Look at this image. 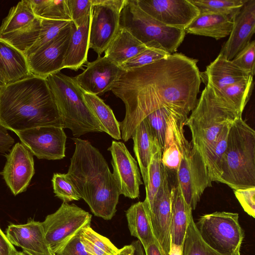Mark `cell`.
Returning a JSON list of instances; mask_svg holds the SVG:
<instances>
[{"instance_id":"21","label":"cell","mask_w":255,"mask_h":255,"mask_svg":"<svg viewBox=\"0 0 255 255\" xmlns=\"http://www.w3.org/2000/svg\"><path fill=\"white\" fill-rule=\"evenodd\" d=\"M170 245L168 255H182L183 245L192 216V210L185 202L178 185L171 187Z\"/></svg>"},{"instance_id":"17","label":"cell","mask_w":255,"mask_h":255,"mask_svg":"<svg viewBox=\"0 0 255 255\" xmlns=\"http://www.w3.org/2000/svg\"><path fill=\"white\" fill-rule=\"evenodd\" d=\"M5 156L6 161L0 174L16 196L26 190L35 173L33 154L24 144L17 142Z\"/></svg>"},{"instance_id":"19","label":"cell","mask_w":255,"mask_h":255,"mask_svg":"<svg viewBox=\"0 0 255 255\" xmlns=\"http://www.w3.org/2000/svg\"><path fill=\"white\" fill-rule=\"evenodd\" d=\"M255 32V0H248L234 18L229 37L222 47L219 54L228 60L251 41Z\"/></svg>"},{"instance_id":"16","label":"cell","mask_w":255,"mask_h":255,"mask_svg":"<svg viewBox=\"0 0 255 255\" xmlns=\"http://www.w3.org/2000/svg\"><path fill=\"white\" fill-rule=\"evenodd\" d=\"M124 72L121 66L105 56H98L74 78L83 92L99 96L112 90Z\"/></svg>"},{"instance_id":"33","label":"cell","mask_w":255,"mask_h":255,"mask_svg":"<svg viewBox=\"0 0 255 255\" xmlns=\"http://www.w3.org/2000/svg\"><path fill=\"white\" fill-rule=\"evenodd\" d=\"M175 118H180L174 115H170L168 119L161 155V163L163 166L167 170L175 172L179 167L181 158L174 128V121Z\"/></svg>"},{"instance_id":"31","label":"cell","mask_w":255,"mask_h":255,"mask_svg":"<svg viewBox=\"0 0 255 255\" xmlns=\"http://www.w3.org/2000/svg\"><path fill=\"white\" fill-rule=\"evenodd\" d=\"M161 155L162 150L157 141L154 138L151 158L148 169L147 182L145 186L146 197L144 200L148 205L150 211L155 197L162 183L163 166Z\"/></svg>"},{"instance_id":"38","label":"cell","mask_w":255,"mask_h":255,"mask_svg":"<svg viewBox=\"0 0 255 255\" xmlns=\"http://www.w3.org/2000/svg\"><path fill=\"white\" fill-rule=\"evenodd\" d=\"M40 18L41 29L38 37L34 43L24 53L26 57L43 48L73 22L70 20Z\"/></svg>"},{"instance_id":"52","label":"cell","mask_w":255,"mask_h":255,"mask_svg":"<svg viewBox=\"0 0 255 255\" xmlns=\"http://www.w3.org/2000/svg\"><path fill=\"white\" fill-rule=\"evenodd\" d=\"M131 244L134 248L132 255H145L143 248L138 240L132 242Z\"/></svg>"},{"instance_id":"43","label":"cell","mask_w":255,"mask_h":255,"mask_svg":"<svg viewBox=\"0 0 255 255\" xmlns=\"http://www.w3.org/2000/svg\"><path fill=\"white\" fill-rule=\"evenodd\" d=\"M170 55L161 49L147 48L120 66L124 71H128L150 64Z\"/></svg>"},{"instance_id":"28","label":"cell","mask_w":255,"mask_h":255,"mask_svg":"<svg viewBox=\"0 0 255 255\" xmlns=\"http://www.w3.org/2000/svg\"><path fill=\"white\" fill-rule=\"evenodd\" d=\"M131 138L133 141L134 154L145 187L147 182L148 169L151 158L154 138L145 119H143L136 127Z\"/></svg>"},{"instance_id":"51","label":"cell","mask_w":255,"mask_h":255,"mask_svg":"<svg viewBox=\"0 0 255 255\" xmlns=\"http://www.w3.org/2000/svg\"><path fill=\"white\" fill-rule=\"evenodd\" d=\"M134 249V247L131 244L129 245H126L119 249L115 255H132Z\"/></svg>"},{"instance_id":"20","label":"cell","mask_w":255,"mask_h":255,"mask_svg":"<svg viewBox=\"0 0 255 255\" xmlns=\"http://www.w3.org/2000/svg\"><path fill=\"white\" fill-rule=\"evenodd\" d=\"M5 233L10 243L23 252L47 255L54 253L46 241L42 222L29 218L24 224H10Z\"/></svg>"},{"instance_id":"47","label":"cell","mask_w":255,"mask_h":255,"mask_svg":"<svg viewBox=\"0 0 255 255\" xmlns=\"http://www.w3.org/2000/svg\"><path fill=\"white\" fill-rule=\"evenodd\" d=\"M80 232L70 240L56 255H90L80 240Z\"/></svg>"},{"instance_id":"7","label":"cell","mask_w":255,"mask_h":255,"mask_svg":"<svg viewBox=\"0 0 255 255\" xmlns=\"http://www.w3.org/2000/svg\"><path fill=\"white\" fill-rule=\"evenodd\" d=\"M120 25L128 30L147 48L176 53L185 31L164 25L142 10L136 0H127L121 14Z\"/></svg>"},{"instance_id":"53","label":"cell","mask_w":255,"mask_h":255,"mask_svg":"<svg viewBox=\"0 0 255 255\" xmlns=\"http://www.w3.org/2000/svg\"><path fill=\"white\" fill-rule=\"evenodd\" d=\"M23 253H24L27 255H43V254H37L28 252H24ZM56 255L54 253H53L51 255Z\"/></svg>"},{"instance_id":"11","label":"cell","mask_w":255,"mask_h":255,"mask_svg":"<svg viewBox=\"0 0 255 255\" xmlns=\"http://www.w3.org/2000/svg\"><path fill=\"white\" fill-rule=\"evenodd\" d=\"M127 0H92L89 49L99 56L117 34L120 14Z\"/></svg>"},{"instance_id":"10","label":"cell","mask_w":255,"mask_h":255,"mask_svg":"<svg viewBox=\"0 0 255 255\" xmlns=\"http://www.w3.org/2000/svg\"><path fill=\"white\" fill-rule=\"evenodd\" d=\"M92 215L74 204L64 203L42 222L46 241L55 253L60 251L84 228L91 225Z\"/></svg>"},{"instance_id":"45","label":"cell","mask_w":255,"mask_h":255,"mask_svg":"<svg viewBox=\"0 0 255 255\" xmlns=\"http://www.w3.org/2000/svg\"><path fill=\"white\" fill-rule=\"evenodd\" d=\"M255 41H251L231 60L236 66L248 73L254 75Z\"/></svg>"},{"instance_id":"1","label":"cell","mask_w":255,"mask_h":255,"mask_svg":"<svg viewBox=\"0 0 255 255\" xmlns=\"http://www.w3.org/2000/svg\"><path fill=\"white\" fill-rule=\"evenodd\" d=\"M197 59L175 53L146 66L124 71L112 89L124 103L119 122L122 139L127 141L149 114L168 109L187 119L195 107L201 83Z\"/></svg>"},{"instance_id":"5","label":"cell","mask_w":255,"mask_h":255,"mask_svg":"<svg viewBox=\"0 0 255 255\" xmlns=\"http://www.w3.org/2000/svg\"><path fill=\"white\" fill-rule=\"evenodd\" d=\"M221 171L220 182L234 190L255 187V131L242 117L230 128Z\"/></svg>"},{"instance_id":"41","label":"cell","mask_w":255,"mask_h":255,"mask_svg":"<svg viewBox=\"0 0 255 255\" xmlns=\"http://www.w3.org/2000/svg\"><path fill=\"white\" fill-rule=\"evenodd\" d=\"M170 115L184 119L167 109H160L153 111L144 119L148 125L153 137L157 141L162 151L164 146L167 122Z\"/></svg>"},{"instance_id":"34","label":"cell","mask_w":255,"mask_h":255,"mask_svg":"<svg viewBox=\"0 0 255 255\" xmlns=\"http://www.w3.org/2000/svg\"><path fill=\"white\" fill-rule=\"evenodd\" d=\"M232 124L226 126L223 128L214 146L205 157V163L212 182H220L222 175V157L226 148L229 131Z\"/></svg>"},{"instance_id":"36","label":"cell","mask_w":255,"mask_h":255,"mask_svg":"<svg viewBox=\"0 0 255 255\" xmlns=\"http://www.w3.org/2000/svg\"><path fill=\"white\" fill-rule=\"evenodd\" d=\"M36 17L61 20L72 21L67 0H29Z\"/></svg>"},{"instance_id":"15","label":"cell","mask_w":255,"mask_h":255,"mask_svg":"<svg viewBox=\"0 0 255 255\" xmlns=\"http://www.w3.org/2000/svg\"><path fill=\"white\" fill-rule=\"evenodd\" d=\"M72 24L43 48L26 57L31 75L46 79L49 75L60 72L63 69Z\"/></svg>"},{"instance_id":"8","label":"cell","mask_w":255,"mask_h":255,"mask_svg":"<svg viewBox=\"0 0 255 255\" xmlns=\"http://www.w3.org/2000/svg\"><path fill=\"white\" fill-rule=\"evenodd\" d=\"M186 120L175 118L174 125L181 151V160L176 171L177 185L186 204L195 209L204 191L212 186L202 156L186 138L184 127Z\"/></svg>"},{"instance_id":"13","label":"cell","mask_w":255,"mask_h":255,"mask_svg":"<svg viewBox=\"0 0 255 255\" xmlns=\"http://www.w3.org/2000/svg\"><path fill=\"white\" fill-rule=\"evenodd\" d=\"M139 8L164 25L185 30L199 15L190 0H136Z\"/></svg>"},{"instance_id":"23","label":"cell","mask_w":255,"mask_h":255,"mask_svg":"<svg viewBox=\"0 0 255 255\" xmlns=\"http://www.w3.org/2000/svg\"><path fill=\"white\" fill-rule=\"evenodd\" d=\"M30 75L24 54L0 38V86Z\"/></svg>"},{"instance_id":"26","label":"cell","mask_w":255,"mask_h":255,"mask_svg":"<svg viewBox=\"0 0 255 255\" xmlns=\"http://www.w3.org/2000/svg\"><path fill=\"white\" fill-rule=\"evenodd\" d=\"M147 48L128 30L120 26L117 34L104 52V56L120 66Z\"/></svg>"},{"instance_id":"50","label":"cell","mask_w":255,"mask_h":255,"mask_svg":"<svg viewBox=\"0 0 255 255\" xmlns=\"http://www.w3.org/2000/svg\"><path fill=\"white\" fill-rule=\"evenodd\" d=\"M144 251L145 255H165L156 241L149 244Z\"/></svg>"},{"instance_id":"35","label":"cell","mask_w":255,"mask_h":255,"mask_svg":"<svg viewBox=\"0 0 255 255\" xmlns=\"http://www.w3.org/2000/svg\"><path fill=\"white\" fill-rule=\"evenodd\" d=\"M41 29V18H36L28 25L0 36V38L23 54L37 40Z\"/></svg>"},{"instance_id":"46","label":"cell","mask_w":255,"mask_h":255,"mask_svg":"<svg viewBox=\"0 0 255 255\" xmlns=\"http://www.w3.org/2000/svg\"><path fill=\"white\" fill-rule=\"evenodd\" d=\"M236 198L249 215L255 217V187L234 190Z\"/></svg>"},{"instance_id":"3","label":"cell","mask_w":255,"mask_h":255,"mask_svg":"<svg viewBox=\"0 0 255 255\" xmlns=\"http://www.w3.org/2000/svg\"><path fill=\"white\" fill-rule=\"evenodd\" d=\"M72 139L75 148L67 176L94 215L111 220L117 211L120 193L108 163L89 141Z\"/></svg>"},{"instance_id":"39","label":"cell","mask_w":255,"mask_h":255,"mask_svg":"<svg viewBox=\"0 0 255 255\" xmlns=\"http://www.w3.org/2000/svg\"><path fill=\"white\" fill-rule=\"evenodd\" d=\"M200 13L231 16L234 18L248 0H190Z\"/></svg>"},{"instance_id":"22","label":"cell","mask_w":255,"mask_h":255,"mask_svg":"<svg viewBox=\"0 0 255 255\" xmlns=\"http://www.w3.org/2000/svg\"><path fill=\"white\" fill-rule=\"evenodd\" d=\"M250 75L220 54L206 67L204 72H200L201 81L218 91Z\"/></svg>"},{"instance_id":"29","label":"cell","mask_w":255,"mask_h":255,"mask_svg":"<svg viewBox=\"0 0 255 255\" xmlns=\"http://www.w3.org/2000/svg\"><path fill=\"white\" fill-rule=\"evenodd\" d=\"M85 101L105 132L117 140L122 139L120 123L111 109L99 96L83 92Z\"/></svg>"},{"instance_id":"49","label":"cell","mask_w":255,"mask_h":255,"mask_svg":"<svg viewBox=\"0 0 255 255\" xmlns=\"http://www.w3.org/2000/svg\"><path fill=\"white\" fill-rule=\"evenodd\" d=\"M14 142V140L8 133L7 129L0 124V153L8 151Z\"/></svg>"},{"instance_id":"30","label":"cell","mask_w":255,"mask_h":255,"mask_svg":"<svg viewBox=\"0 0 255 255\" xmlns=\"http://www.w3.org/2000/svg\"><path fill=\"white\" fill-rule=\"evenodd\" d=\"M36 18L29 0H22L11 7L3 19L0 26V36L23 28Z\"/></svg>"},{"instance_id":"42","label":"cell","mask_w":255,"mask_h":255,"mask_svg":"<svg viewBox=\"0 0 255 255\" xmlns=\"http://www.w3.org/2000/svg\"><path fill=\"white\" fill-rule=\"evenodd\" d=\"M52 183L55 196L64 203L78 201L81 197L66 173L53 174Z\"/></svg>"},{"instance_id":"14","label":"cell","mask_w":255,"mask_h":255,"mask_svg":"<svg viewBox=\"0 0 255 255\" xmlns=\"http://www.w3.org/2000/svg\"><path fill=\"white\" fill-rule=\"evenodd\" d=\"M108 150L112 157V174L120 195L132 199L138 198L143 182L137 161L123 142L113 140Z\"/></svg>"},{"instance_id":"12","label":"cell","mask_w":255,"mask_h":255,"mask_svg":"<svg viewBox=\"0 0 255 255\" xmlns=\"http://www.w3.org/2000/svg\"><path fill=\"white\" fill-rule=\"evenodd\" d=\"M15 133L38 159L58 160L65 156L67 136L61 127H40Z\"/></svg>"},{"instance_id":"54","label":"cell","mask_w":255,"mask_h":255,"mask_svg":"<svg viewBox=\"0 0 255 255\" xmlns=\"http://www.w3.org/2000/svg\"><path fill=\"white\" fill-rule=\"evenodd\" d=\"M16 255H27L23 252H18Z\"/></svg>"},{"instance_id":"24","label":"cell","mask_w":255,"mask_h":255,"mask_svg":"<svg viewBox=\"0 0 255 255\" xmlns=\"http://www.w3.org/2000/svg\"><path fill=\"white\" fill-rule=\"evenodd\" d=\"M90 22L91 16L79 27H76L74 23L72 24L71 37L65 56L63 69L76 71L87 62Z\"/></svg>"},{"instance_id":"25","label":"cell","mask_w":255,"mask_h":255,"mask_svg":"<svg viewBox=\"0 0 255 255\" xmlns=\"http://www.w3.org/2000/svg\"><path fill=\"white\" fill-rule=\"evenodd\" d=\"M231 16L202 13L185 30L186 33L212 37L219 40L229 36L233 25Z\"/></svg>"},{"instance_id":"9","label":"cell","mask_w":255,"mask_h":255,"mask_svg":"<svg viewBox=\"0 0 255 255\" xmlns=\"http://www.w3.org/2000/svg\"><path fill=\"white\" fill-rule=\"evenodd\" d=\"M239 214L215 212L205 214L195 223L204 242L221 255H241L244 231L239 223Z\"/></svg>"},{"instance_id":"37","label":"cell","mask_w":255,"mask_h":255,"mask_svg":"<svg viewBox=\"0 0 255 255\" xmlns=\"http://www.w3.org/2000/svg\"><path fill=\"white\" fill-rule=\"evenodd\" d=\"M80 236L90 255H115L119 250L108 238L96 232L90 226L83 228Z\"/></svg>"},{"instance_id":"4","label":"cell","mask_w":255,"mask_h":255,"mask_svg":"<svg viewBox=\"0 0 255 255\" xmlns=\"http://www.w3.org/2000/svg\"><path fill=\"white\" fill-rule=\"evenodd\" d=\"M242 115L217 91L205 85L195 107L185 123L191 133L193 147L199 152L204 161L223 128Z\"/></svg>"},{"instance_id":"48","label":"cell","mask_w":255,"mask_h":255,"mask_svg":"<svg viewBox=\"0 0 255 255\" xmlns=\"http://www.w3.org/2000/svg\"><path fill=\"white\" fill-rule=\"evenodd\" d=\"M17 252L0 227V255H16Z\"/></svg>"},{"instance_id":"44","label":"cell","mask_w":255,"mask_h":255,"mask_svg":"<svg viewBox=\"0 0 255 255\" xmlns=\"http://www.w3.org/2000/svg\"><path fill=\"white\" fill-rule=\"evenodd\" d=\"M71 19L79 27L88 19L91 13L92 0H67Z\"/></svg>"},{"instance_id":"27","label":"cell","mask_w":255,"mask_h":255,"mask_svg":"<svg viewBox=\"0 0 255 255\" xmlns=\"http://www.w3.org/2000/svg\"><path fill=\"white\" fill-rule=\"evenodd\" d=\"M150 210L145 202H138L126 211L128 227L131 236L137 238L144 250L151 243L156 241L152 229Z\"/></svg>"},{"instance_id":"18","label":"cell","mask_w":255,"mask_h":255,"mask_svg":"<svg viewBox=\"0 0 255 255\" xmlns=\"http://www.w3.org/2000/svg\"><path fill=\"white\" fill-rule=\"evenodd\" d=\"M171 189L168 170L163 166L162 183L155 197L150 218L154 236L165 255H168L170 245Z\"/></svg>"},{"instance_id":"2","label":"cell","mask_w":255,"mask_h":255,"mask_svg":"<svg viewBox=\"0 0 255 255\" xmlns=\"http://www.w3.org/2000/svg\"><path fill=\"white\" fill-rule=\"evenodd\" d=\"M0 124L14 132L32 128H63L45 79L32 75L0 86Z\"/></svg>"},{"instance_id":"40","label":"cell","mask_w":255,"mask_h":255,"mask_svg":"<svg viewBox=\"0 0 255 255\" xmlns=\"http://www.w3.org/2000/svg\"><path fill=\"white\" fill-rule=\"evenodd\" d=\"M182 255H221L201 238L194 221L190 218L183 245Z\"/></svg>"},{"instance_id":"32","label":"cell","mask_w":255,"mask_h":255,"mask_svg":"<svg viewBox=\"0 0 255 255\" xmlns=\"http://www.w3.org/2000/svg\"><path fill=\"white\" fill-rule=\"evenodd\" d=\"M253 86V76L250 75L221 91L215 90L238 113L242 114L252 94Z\"/></svg>"},{"instance_id":"6","label":"cell","mask_w":255,"mask_h":255,"mask_svg":"<svg viewBox=\"0 0 255 255\" xmlns=\"http://www.w3.org/2000/svg\"><path fill=\"white\" fill-rule=\"evenodd\" d=\"M46 80L54 98L63 128L70 129L77 137L89 132H105L86 103L83 92L74 77L59 72L49 75Z\"/></svg>"}]
</instances>
